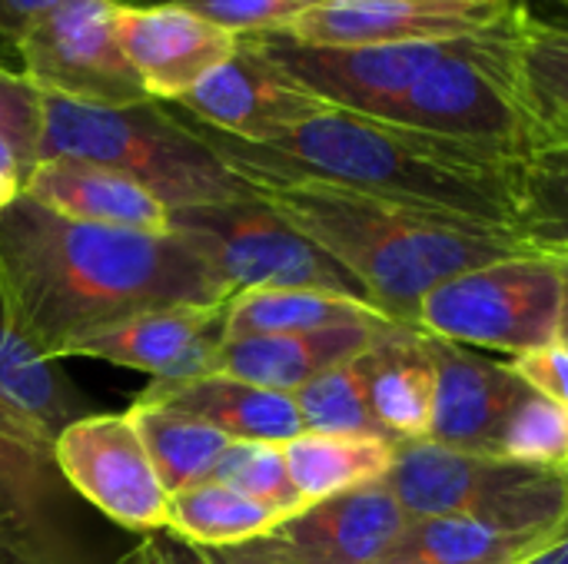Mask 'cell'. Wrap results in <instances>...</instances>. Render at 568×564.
<instances>
[{
	"label": "cell",
	"instance_id": "8992f818",
	"mask_svg": "<svg viewBox=\"0 0 568 564\" xmlns=\"http://www.w3.org/2000/svg\"><path fill=\"white\" fill-rule=\"evenodd\" d=\"M519 10L509 23L466 37L436 60L413 83L393 123L519 160L536 136L516 66Z\"/></svg>",
	"mask_w": 568,
	"mask_h": 564
},
{
	"label": "cell",
	"instance_id": "5b68a950",
	"mask_svg": "<svg viewBox=\"0 0 568 564\" xmlns=\"http://www.w3.org/2000/svg\"><path fill=\"white\" fill-rule=\"evenodd\" d=\"M383 485L409 519H473L549 535L568 519V472L479 455L429 439L396 445Z\"/></svg>",
	"mask_w": 568,
	"mask_h": 564
},
{
	"label": "cell",
	"instance_id": "60d3db41",
	"mask_svg": "<svg viewBox=\"0 0 568 564\" xmlns=\"http://www.w3.org/2000/svg\"><path fill=\"white\" fill-rule=\"evenodd\" d=\"M562 269V319H559V339L568 346V256H552Z\"/></svg>",
	"mask_w": 568,
	"mask_h": 564
},
{
	"label": "cell",
	"instance_id": "8d00e7d4",
	"mask_svg": "<svg viewBox=\"0 0 568 564\" xmlns=\"http://www.w3.org/2000/svg\"><path fill=\"white\" fill-rule=\"evenodd\" d=\"M63 0H0V50L17 57L27 30Z\"/></svg>",
	"mask_w": 568,
	"mask_h": 564
},
{
	"label": "cell",
	"instance_id": "d590c367",
	"mask_svg": "<svg viewBox=\"0 0 568 564\" xmlns=\"http://www.w3.org/2000/svg\"><path fill=\"white\" fill-rule=\"evenodd\" d=\"M113 564H213L203 548L176 539L173 532H150L133 548H126Z\"/></svg>",
	"mask_w": 568,
	"mask_h": 564
},
{
	"label": "cell",
	"instance_id": "30bf717a",
	"mask_svg": "<svg viewBox=\"0 0 568 564\" xmlns=\"http://www.w3.org/2000/svg\"><path fill=\"white\" fill-rule=\"evenodd\" d=\"M123 0H63L17 47L23 76L43 93L80 106H136L150 93L120 43Z\"/></svg>",
	"mask_w": 568,
	"mask_h": 564
},
{
	"label": "cell",
	"instance_id": "cb8c5ba5",
	"mask_svg": "<svg viewBox=\"0 0 568 564\" xmlns=\"http://www.w3.org/2000/svg\"><path fill=\"white\" fill-rule=\"evenodd\" d=\"M290 479L303 505L376 485L389 475L396 445L366 435H323L303 432L283 445Z\"/></svg>",
	"mask_w": 568,
	"mask_h": 564
},
{
	"label": "cell",
	"instance_id": "7402d4cb",
	"mask_svg": "<svg viewBox=\"0 0 568 564\" xmlns=\"http://www.w3.org/2000/svg\"><path fill=\"white\" fill-rule=\"evenodd\" d=\"M513 233L539 256H568V130L536 126L516 160Z\"/></svg>",
	"mask_w": 568,
	"mask_h": 564
},
{
	"label": "cell",
	"instance_id": "b9f144b4",
	"mask_svg": "<svg viewBox=\"0 0 568 564\" xmlns=\"http://www.w3.org/2000/svg\"><path fill=\"white\" fill-rule=\"evenodd\" d=\"M562 3H568V0H562Z\"/></svg>",
	"mask_w": 568,
	"mask_h": 564
},
{
	"label": "cell",
	"instance_id": "603a6c76",
	"mask_svg": "<svg viewBox=\"0 0 568 564\" xmlns=\"http://www.w3.org/2000/svg\"><path fill=\"white\" fill-rule=\"evenodd\" d=\"M359 322H396L376 306L320 293V289H250L236 293L226 302L223 342L250 336H286V332H316Z\"/></svg>",
	"mask_w": 568,
	"mask_h": 564
},
{
	"label": "cell",
	"instance_id": "e575fe53",
	"mask_svg": "<svg viewBox=\"0 0 568 564\" xmlns=\"http://www.w3.org/2000/svg\"><path fill=\"white\" fill-rule=\"evenodd\" d=\"M509 366L536 396L549 399L568 416V346L562 339L529 349L523 356H513Z\"/></svg>",
	"mask_w": 568,
	"mask_h": 564
},
{
	"label": "cell",
	"instance_id": "44dd1931",
	"mask_svg": "<svg viewBox=\"0 0 568 564\" xmlns=\"http://www.w3.org/2000/svg\"><path fill=\"white\" fill-rule=\"evenodd\" d=\"M143 402H160L180 409L233 442H276L303 435V419L290 392L263 389L230 376H196L186 382H150L140 396Z\"/></svg>",
	"mask_w": 568,
	"mask_h": 564
},
{
	"label": "cell",
	"instance_id": "4fadbf2b",
	"mask_svg": "<svg viewBox=\"0 0 568 564\" xmlns=\"http://www.w3.org/2000/svg\"><path fill=\"white\" fill-rule=\"evenodd\" d=\"M173 106L240 143H273L329 110L326 100L283 73L250 37H240L230 60Z\"/></svg>",
	"mask_w": 568,
	"mask_h": 564
},
{
	"label": "cell",
	"instance_id": "d6986e66",
	"mask_svg": "<svg viewBox=\"0 0 568 564\" xmlns=\"http://www.w3.org/2000/svg\"><path fill=\"white\" fill-rule=\"evenodd\" d=\"M369 412L389 445L423 442L429 435L436 366L429 336L406 322H386L359 356Z\"/></svg>",
	"mask_w": 568,
	"mask_h": 564
},
{
	"label": "cell",
	"instance_id": "d4e9b609",
	"mask_svg": "<svg viewBox=\"0 0 568 564\" xmlns=\"http://www.w3.org/2000/svg\"><path fill=\"white\" fill-rule=\"evenodd\" d=\"M126 416L133 429L140 432L146 455L170 495L186 492L200 482H210L216 472V462L233 442L220 429L160 402L136 399L126 409Z\"/></svg>",
	"mask_w": 568,
	"mask_h": 564
},
{
	"label": "cell",
	"instance_id": "6da1fadb",
	"mask_svg": "<svg viewBox=\"0 0 568 564\" xmlns=\"http://www.w3.org/2000/svg\"><path fill=\"white\" fill-rule=\"evenodd\" d=\"M233 293L180 229L130 233L50 213L30 196L0 213V306L10 326L47 359L133 316L230 302Z\"/></svg>",
	"mask_w": 568,
	"mask_h": 564
},
{
	"label": "cell",
	"instance_id": "4316f807",
	"mask_svg": "<svg viewBox=\"0 0 568 564\" xmlns=\"http://www.w3.org/2000/svg\"><path fill=\"white\" fill-rule=\"evenodd\" d=\"M549 535L473 519H409L383 564H523Z\"/></svg>",
	"mask_w": 568,
	"mask_h": 564
},
{
	"label": "cell",
	"instance_id": "5bb4252c",
	"mask_svg": "<svg viewBox=\"0 0 568 564\" xmlns=\"http://www.w3.org/2000/svg\"><path fill=\"white\" fill-rule=\"evenodd\" d=\"M406 525L403 505L376 482L306 505L270 535L233 552L280 564H383Z\"/></svg>",
	"mask_w": 568,
	"mask_h": 564
},
{
	"label": "cell",
	"instance_id": "1f68e13d",
	"mask_svg": "<svg viewBox=\"0 0 568 564\" xmlns=\"http://www.w3.org/2000/svg\"><path fill=\"white\" fill-rule=\"evenodd\" d=\"M499 455L552 472H568V416L542 396H529L506 422Z\"/></svg>",
	"mask_w": 568,
	"mask_h": 564
},
{
	"label": "cell",
	"instance_id": "8fae6325",
	"mask_svg": "<svg viewBox=\"0 0 568 564\" xmlns=\"http://www.w3.org/2000/svg\"><path fill=\"white\" fill-rule=\"evenodd\" d=\"M63 482L77 499L126 532H163L170 492L163 489L130 416H83L53 439Z\"/></svg>",
	"mask_w": 568,
	"mask_h": 564
},
{
	"label": "cell",
	"instance_id": "74e56055",
	"mask_svg": "<svg viewBox=\"0 0 568 564\" xmlns=\"http://www.w3.org/2000/svg\"><path fill=\"white\" fill-rule=\"evenodd\" d=\"M30 166L23 163V156L17 153V146L0 136V213L23 196V183H27Z\"/></svg>",
	"mask_w": 568,
	"mask_h": 564
},
{
	"label": "cell",
	"instance_id": "ba28073f",
	"mask_svg": "<svg viewBox=\"0 0 568 564\" xmlns=\"http://www.w3.org/2000/svg\"><path fill=\"white\" fill-rule=\"evenodd\" d=\"M173 229L203 249L233 296L250 289H320L373 306L366 289L329 253L256 193L236 203L173 209Z\"/></svg>",
	"mask_w": 568,
	"mask_h": 564
},
{
	"label": "cell",
	"instance_id": "484cf974",
	"mask_svg": "<svg viewBox=\"0 0 568 564\" xmlns=\"http://www.w3.org/2000/svg\"><path fill=\"white\" fill-rule=\"evenodd\" d=\"M0 396L50 439H57L70 422L90 416L87 399L60 372V362L40 356L10 326L3 306H0Z\"/></svg>",
	"mask_w": 568,
	"mask_h": 564
},
{
	"label": "cell",
	"instance_id": "f35d334b",
	"mask_svg": "<svg viewBox=\"0 0 568 564\" xmlns=\"http://www.w3.org/2000/svg\"><path fill=\"white\" fill-rule=\"evenodd\" d=\"M523 564H568V519Z\"/></svg>",
	"mask_w": 568,
	"mask_h": 564
},
{
	"label": "cell",
	"instance_id": "ffe728a7",
	"mask_svg": "<svg viewBox=\"0 0 568 564\" xmlns=\"http://www.w3.org/2000/svg\"><path fill=\"white\" fill-rule=\"evenodd\" d=\"M379 326H386V322L230 339V342L216 346L206 376H230V379H243V382L293 396L316 376L366 352L373 336L379 332Z\"/></svg>",
	"mask_w": 568,
	"mask_h": 564
},
{
	"label": "cell",
	"instance_id": "9a60e30c",
	"mask_svg": "<svg viewBox=\"0 0 568 564\" xmlns=\"http://www.w3.org/2000/svg\"><path fill=\"white\" fill-rule=\"evenodd\" d=\"M429 352L436 366V399L426 439L459 452L499 455L503 429L532 389L513 366L493 362L466 346L429 336Z\"/></svg>",
	"mask_w": 568,
	"mask_h": 564
},
{
	"label": "cell",
	"instance_id": "277c9868",
	"mask_svg": "<svg viewBox=\"0 0 568 564\" xmlns=\"http://www.w3.org/2000/svg\"><path fill=\"white\" fill-rule=\"evenodd\" d=\"M57 156L116 170L170 209L253 196V186L216 156L190 120L173 103L160 100L100 110L43 96V140L37 163Z\"/></svg>",
	"mask_w": 568,
	"mask_h": 564
},
{
	"label": "cell",
	"instance_id": "2e32d148",
	"mask_svg": "<svg viewBox=\"0 0 568 564\" xmlns=\"http://www.w3.org/2000/svg\"><path fill=\"white\" fill-rule=\"evenodd\" d=\"M226 302H183L133 316L73 349L80 359L136 369L153 382H186L210 372V359L223 342Z\"/></svg>",
	"mask_w": 568,
	"mask_h": 564
},
{
	"label": "cell",
	"instance_id": "836d02e7",
	"mask_svg": "<svg viewBox=\"0 0 568 564\" xmlns=\"http://www.w3.org/2000/svg\"><path fill=\"white\" fill-rule=\"evenodd\" d=\"M0 136H7L27 166L37 163L43 140V93L23 76L0 63Z\"/></svg>",
	"mask_w": 568,
	"mask_h": 564
},
{
	"label": "cell",
	"instance_id": "ac0fdd59",
	"mask_svg": "<svg viewBox=\"0 0 568 564\" xmlns=\"http://www.w3.org/2000/svg\"><path fill=\"white\" fill-rule=\"evenodd\" d=\"M23 196L47 206L57 216L130 229V233H170L173 209L160 203L150 189L133 183L130 176L83 163V160H40L30 166Z\"/></svg>",
	"mask_w": 568,
	"mask_h": 564
},
{
	"label": "cell",
	"instance_id": "3957f363",
	"mask_svg": "<svg viewBox=\"0 0 568 564\" xmlns=\"http://www.w3.org/2000/svg\"><path fill=\"white\" fill-rule=\"evenodd\" d=\"M290 226L329 253L373 299V306L416 326L423 299L446 279L532 253L513 229L466 216L406 206L323 183L246 180Z\"/></svg>",
	"mask_w": 568,
	"mask_h": 564
},
{
	"label": "cell",
	"instance_id": "f546056e",
	"mask_svg": "<svg viewBox=\"0 0 568 564\" xmlns=\"http://www.w3.org/2000/svg\"><path fill=\"white\" fill-rule=\"evenodd\" d=\"M363 356V352H359ZM349 359L303 389L293 392V402L300 409L303 429L306 432H323V435H366V439H383L373 412H369V396H366V376L363 362ZM386 442V439H383Z\"/></svg>",
	"mask_w": 568,
	"mask_h": 564
},
{
	"label": "cell",
	"instance_id": "7a4b0ae2",
	"mask_svg": "<svg viewBox=\"0 0 568 564\" xmlns=\"http://www.w3.org/2000/svg\"><path fill=\"white\" fill-rule=\"evenodd\" d=\"M190 126L243 180L323 183L513 229L516 160L489 150L336 106L273 143H240L196 120Z\"/></svg>",
	"mask_w": 568,
	"mask_h": 564
},
{
	"label": "cell",
	"instance_id": "4dcf8cb0",
	"mask_svg": "<svg viewBox=\"0 0 568 564\" xmlns=\"http://www.w3.org/2000/svg\"><path fill=\"white\" fill-rule=\"evenodd\" d=\"M213 482H220L253 502H263V505L283 512L286 519L306 509L290 479L283 445H276V442H230V449L216 462Z\"/></svg>",
	"mask_w": 568,
	"mask_h": 564
},
{
	"label": "cell",
	"instance_id": "7c38bea8",
	"mask_svg": "<svg viewBox=\"0 0 568 564\" xmlns=\"http://www.w3.org/2000/svg\"><path fill=\"white\" fill-rule=\"evenodd\" d=\"M523 0H316L283 37L306 47L446 43L489 33Z\"/></svg>",
	"mask_w": 568,
	"mask_h": 564
},
{
	"label": "cell",
	"instance_id": "83f0119b",
	"mask_svg": "<svg viewBox=\"0 0 568 564\" xmlns=\"http://www.w3.org/2000/svg\"><path fill=\"white\" fill-rule=\"evenodd\" d=\"M280 522H286L283 512L253 502L213 479L170 495L166 509V532L196 548H240L270 535Z\"/></svg>",
	"mask_w": 568,
	"mask_h": 564
},
{
	"label": "cell",
	"instance_id": "ab89813d",
	"mask_svg": "<svg viewBox=\"0 0 568 564\" xmlns=\"http://www.w3.org/2000/svg\"><path fill=\"white\" fill-rule=\"evenodd\" d=\"M206 552V558L213 564H280V562H260V558H246V555H240V552H233V548H203Z\"/></svg>",
	"mask_w": 568,
	"mask_h": 564
},
{
	"label": "cell",
	"instance_id": "e0dca14e",
	"mask_svg": "<svg viewBox=\"0 0 568 564\" xmlns=\"http://www.w3.org/2000/svg\"><path fill=\"white\" fill-rule=\"evenodd\" d=\"M120 43L150 100L180 103L206 73L230 60L240 37L223 33L173 3L123 0Z\"/></svg>",
	"mask_w": 568,
	"mask_h": 564
},
{
	"label": "cell",
	"instance_id": "9c48e42d",
	"mask_svg": "<svg viewBox=\"0 0 568 564\" xmlns=\"http://www.w3.org/2000/svg\"><path fill=\"white\" fill-rule=\"evenodd\" d=\"M0 564H113L63 482L53 439L0 396Z\"/></svg>",
	"mask_w": 568,
	"mask_h": 564
},
{
	"label": "cell",
	"instance_id": "f1b7e54d",
	"mask_svg": "<svg viewBox=\"0 0 568 564\" xmlns=\"http://www.w3.org/2000/svg\"><path fill=\"white\" fill-rule=\"evenodd\" d=\"M519 90L536 126L568 130V27L519 10Z\"/></svg>",
	"mask_w": 568,
	"mask_h": 564
},
{
	"label": "cell",
	"instance_id": "52a82bcc",
	"mask_svg": "<svg viewBox=\"0 0 568 564\" xmlns=\"http://www.w3.org/2000/svg\"><path fill=\"white\" fill-rule=\"evenodd\" d=\"M559 319L562 269L552 256L526 253L439 283L423 299L416 329L453 346L523 356L556 342Z\"/></svg>",
	"mask_w": 568,
	"mask_h": 564
},
{
	"label": "cell",
	"instance_id": "d6a6232c",
	"mask_svg": "<svg viewBox=\"0 0 568 564\" xmlns=\"http://www.w3.org/2000/svg\"><path fill=\"white\" fill-rule=\"evenodd\" d=\"M126 3H173L223 33L263 37L286 33L316 0H126Z\"/></svg>",
	"mask_w": 568,
	"mask_h": 564
}]
</instances>
